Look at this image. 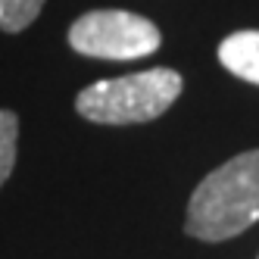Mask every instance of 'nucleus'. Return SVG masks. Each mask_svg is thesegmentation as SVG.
Wrapping results in <instances>:
<instances>
[{
  "instance_id": "nucleus-1",
  "label": "nucleus",
  "mask_w": 259,
  "mask_h": 259,
  "mask_svg": "<svg viewBox=\"0 0 259 259\" xmlns=\"http://www.w3.org/2000/svg\"><path fill=\"white\" fill-rule=\"evenodd\" d=\"M259 222V150H244L203 178L184 215V231L197 240H228Z\"/></svg>"
},
{
  "instance_id": "nucleus-2",
  "label": "nucleus",
  "mask_w": 259,
  "mask_h": 259,
  "mask_svg": "<svg viewBox=\"0 0 259 259\" xmlns=\"http://www.w3.org/2000/svg\"><path fill=\"white\" fill-rule=\"evenodd\" d=\"M184 78L175 69H144L122 78H100L75 97L78 116L97 125L153 122L181 97Z\"/></svg>"
},
{
  "instance_id": "nucleus-3",
  "label": "nucleus",
  "mask_w": 259,
  "mask_h": 259,
  "mask_svg": "<svg viewBox=\"0 0 259 259\" xmlns=\"http://www.w3.org/2000/svg\"><path fill=\"white\" fill-rule=\"evenodd\" d=\"M159 44L156 22L128 10H91L69 28V47L91 60H141L156 53Z\"/></svg>"
},
{
  "instance_id": "nucleus-4",
  "label": "nucleus",
  "mask_w": 259,
  "mask_h": 259,
  "mask_svg": "<svg viewBox=\"0 0 259 259\" xmlns=\"http://www.w3.org/2000/svg\"><path fill=\"white\" fill-rule=\"evenodd\" d=\"M219 63L225 66L231 75L244 78L250 84H259V31L256 28L231 31L228 38L219 44Z\"/></svg>"
},
{
  "instance_id": "nucleus-5",
  "label": "nucleus",
  "mask_w": 259,
  "mask_h": 259,
  "mask_svg": "<svg viewBox=\"0 0 259 259\" xmlns=\"http://www.w3.org/2000/svg\"><path fill=\"white\" fill-rule=\"evenodd\" d=\"M47 0H0V31L19 34L41 16Z\"/></svg>"
},
{
  "instance_id": "nucleus-6",
  "label": "nucleus",
  "mask_w": 259,
  "mask_h": 259,
  "mask_svg": "<svg viewBox=\"0 0 259 259\" xmlns=\"http://www.w3.org/2000/svg\"><path fill=\"white\" fill-rule=\"evenodd\" d=\"M16 144H19V116L10 113V109H0V188L13 175Z\"/></svg>"
}]
</instances>
